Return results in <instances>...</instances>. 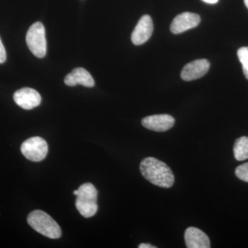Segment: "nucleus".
<instances>
[{
    "instance_id": "f03ea898",
    "label": "nucleus",
    "mask_w": 248,
    "mask_h": 248,
    "mask_svg": "<svg viewBox=\"0 0 248 248\" xmlns=\"http://www.w3.org/2000/svg\"><path fill=\"white\" fill-rule=\"evenodd\" d=\"M29 226L41 234L52 239L61 237V228L50 215L42 210L31 212L27 218Z\"/></svg>"
},
{
    "instance_id": "aec40b11",
    "label": "nucleus",
    "mask_w": 248,
    "mask_h": 248,
    "mask_svg": "<svg viewBox=\"0 0 248 248\" xmlns=\"http://www.w3.org/2000/svg\"><path fill=\"white\" fill-rule=\"evenodd\" d=\"M78 190L73 191V195L76 196L78 195Z\"/></svg>"
},
{
    "instance_id": "9d476101",
    "label": "nucleus",
    "mask_w": 248,
    "mask_h": 248,
    "mask_svg": "<svg viewBox=\"0 0 248 248\" xmlns=\"http://www.w3.org/2000/svg\"><path fill=\"white\" fill-rule=\"evenodd\" d=\"M174 123V117L166 114L148 116L141 121L143 126L156 132L167 131L172 128Z\"/></svg>"
},
{
    "instance_id": "6e6552de",
    "label": "nucleus",
    "mask_w": 248,
    "mask_h": 248,
    "mask_svg": "<svg viewBox=\"0 0 248 248\" xmlns=\"http://www.w3.org/2000/svg\"><path fill=\"white\" fill-rule=\"evenodd\" d=\"M15 102L25 110H31L38 107L41 104L42 98L40 93L31 88H23L14 93Z\"/></svg>"
},
{
    "instance_id": "f3484780",
    "label": "nucleus",
    "mask_w": 248,
    "mask_h": 248,
    "mask_svg": "<svg viewBox=\"0 0 248 248\" xmlns=\"http://www.w3.org/2000/svg\"><path fill=\"white\" fill-rule=\"evenodd\" d=\"M154 246L148 244H141L139 246V248H156Z\"/></svg>"
},
{
    "instance_id": "7ed1b4c3",
    "label": "nucleus",
    "mask_w": 248,
    "mask_h": 248,
    "mask_svg": "<svg viewBox=\"0 0 248 248\" xmlns=\"http://www.w3.org/2000/svg\"><path fill=\"white\" fill-rule=\"evenodd\" d=\"M98 192L91 183L80 186L76 202V208L85 218H91L97 213Z\"/></svg>"
},
{
    "instance_id": "4468645a",
    "label": "nucleus",
    "mask_w": 248,
    "mask_h": 248,
    "mask_svg": "<svg viewBox=\"0 0 248 248\" xmlns=\"http://www.w3.org/2000/svg\"><path fill=\"white\" fill-rule=\"evenodd\" d=\"M238 58L243 66V71L248 79V47H241L237 51Z\"/></svg>"
},
{
    "instance_id": "20e7f679",
    "label": "nucleus",
    "mask_w": 248,
    "mask_h": 248,
    "mask_svg": "<svg viewBox=\"0 0 248 248\" xmlns=\"http://www.w3.org/2000/svg\"><path fill=\"white\" fill-rule=\"evenodd\" d=\"M26 41L31 53L38 58L45 57L47 50L45 29L40 22L34 23L28 31Z\"/></svg>"
},
{
    "instance_id": "6ab92c4d",
    "label": "nucleus",
    "mask_w": 248,
    "mask_h": 248,
    "mask_svg": "<svg viewBox=\"0 0 248 248\" xmlns=\"http://www.w3.org/2000/svg\"><path fill=\"white\" fill-rule=\"evenodd\" d=\"M245 4H246V7L248 9V0H244Z\"/></svg>"
},
{
    "instance_id": "39448f33",
    "label": "nucleus",
    "mask_w": 248,
    "mask_h": 248,
    "mask_svg": "<svg viewBox=\"0 0 248 248\" xmlns=\"http://www.w3.org/2000/svg\"><path fill=\"white\" fill-rule=\"evenodd\" d=\"M21 151L27 159L40 162L45 159L48 154V146L44 139L33 137L23 142Z\"/></svg>"
},
{
    "instance_id": "a211bd4d",
    "label": "nucleus",
    "mask_w": 248,
    "mask_h": 248,
    "mask_svg": "<svg viewBox=\"0 0 248 248\" xmlns=\"http://www.w3.org/2000/svg\"><path fill=\"white\" fill-rule=\"evenodd\" d=\"M202 1L207 3V4H215L218 2V0H202Z\"/></svg>"
},
{
    "instance_id": "0eeeda50",
    "label": "nucleus",
    "mask_w": 248,
    "mask_h": 248,
    "mask_svg": "<svg viewBox=\"0 0 248 248\" xmlns=\"http://www.w3.org/2000/svg\"><path fill=\"white\" fill-rule=\"evenodd\" d=\"M200 22L201 17L198 14L190 12L182 13L173 19L171 23L170 31L173 34L182 33L197 27Z\"/></svg>"
},
{
    "instance_id": "9b49d317",
    "label": "nucleus",
    "mask_w": 248,
    "mask_h": 248,
    "mask_svg": "<svg viewBox=\"0 0 248 248\" xmlns=\"http://www.w3.org/2000/svg\"><path fill=\"white\" fill-rule=\"evenodd\" d=\"M184 239L187 248H210L208 236L203 231L195 227H190L186 229Z\"/></svg>"
},
{
    "instance_id": "1a4fd4ad",
    "label": "nucleus",
    "mask_w": 248,
    "mask_h": 248,
    "mask_svg": "<svg viewBox=\"0 0 248 248\" xmlns=\"http://www.w3.org/2000/svg\"><path fill=\"white\" fill-rule=\"evenodd\" d=\"M210 67V62L205 59L195 60L184 67L181 77L186 81L200 79L208 73Z\"/></svg>"
},
{
    "instance_id": "f8f14e48",
    "label": "nucleus",
    "mask_w": 248,
    "mask_h": 248,
    "mask_svg": "<svg viewBox=\"0 0 248 248\" xmlns=\"http://www.w3.org/2000/svg\"><path fill=\"white\" fill-rule=\"evenodd\" d=\"M64 83L68 86L80 84L85 87L92 88L94 86V81L92 76L84 68H77L67 75L64 79Z\"/></svg>"
},
{
    "instance_id": "423d86ee",
    "label": "nucleus",
    "mask_w": 248,
    "mask_h": 248,
    "mask_svg": "<svg viewBox=\"0 0 248 248\" xmlns=\"http://www.w3.org/2000/svg\"><path fill=\"white\" fill-rule=\"evenodd\" d=\"M154 26L151 16L148 15L142 16L132 33V42L137 46L146 43L151 38Z\"/></svg>"
},
{
    "instance_id": "ddd939ff",
    "label": "nucleus",
    "mask_w": 248,
    "mask_h": 248,
    "mask_svg": "<svg viewBox=\"0 0 248 248\" xmlns=\"http://www.w3.org/2000/svg\"><path fill=\"white\" fill-rule=\"evenodd\" d=\"M233 152L235 159L237 161H244L248 159V138L241 137L235 141Z\"/></svg>"
},
{
    "instance_id": "dca6fc26",
    "label": "nucleus",
    "mask_w": 248,
    "mask_h": 248,
    "mask_svg": "<svg viewBox=\"0 0 248 248\" xmlns=\"http://www.w3.org/2000/svg\"><path fill=\"white\" fill-rule=\"evenodd\" d=\"M6 60V53L4 45L0 39V63H4Z\"/></svg>"
},
{
    "instance_id": "f257e3e1",
    "label": "nucleus",
    "mask_w": 248,
    "mask_h": 248,
    "mask_svg": "<svg viewBox=\"0 0 248 248\" xmlns=\"http://www.w3.org/2000/svg\"><path fill=\"white\" fill-rule=\"evenodd\" d=\"M140 171L145 179L155 186L170 188L174 184L172 171L169 166L156 158H145L140 164Z\"/></svg>"
},
{
    "instance_id": "2eb2a0df",
    "label": "nucleus",
    "mask_w": 248,
    "mask_h": 248,
    "mask_svg": "<svg viewBox=\"0 0 248 248\" xmlns=\"http://www.w3.org/2000/svg\"><path fill=\"white\" fill-rule=\"evenodd\" d=\"M235 174L241 180L248 182V162L238 166L235 170Z\"/></svg>"
}]
</instances>
